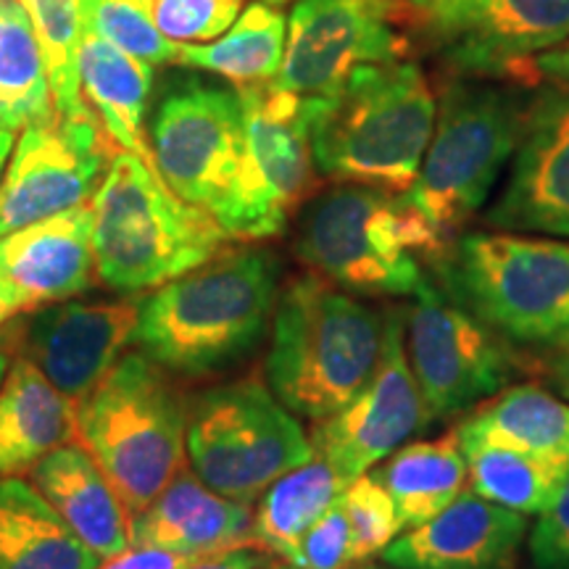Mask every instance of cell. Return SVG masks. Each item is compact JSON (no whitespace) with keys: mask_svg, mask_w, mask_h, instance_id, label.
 I'll return each mask as SVG.
<instances>
[{"mask_svg":"<svg viewBox=\"0 0 569 569\" xmlns=\"http://www.w3.org/2000/svg\"><path fill=\"white\" fill-rule=\"evenodd\" d=\"M277 298L280 259L272 251L224 248L142 298L132 343L169 372H219L259 346Z\"/></svg>","mask_w":569,"mask_h":569,"instance_id":"6da1fadb","label":"cell"},{"mask_svg":"<svg viewBox=\"0 0 569 569\" xmlns=\"http://www.w3.org/2000/svg\"><path fill=\"white\" fill-rule=\"evenodd\" d=\"M436 111V96L415 63H361L336 92L306 98L315 167L327 180L407 193Z\"/></svg>","mask_w":569,"mask_h":569,"instance_id":"7a4b0ae2","label":"cell"},{"mask_svg":"<svg viewBox=\"0 0 569 569\" xmlns=\"http://www.w3.org/2000/svg\"><path fill=\"white\" fill-rule=\"evenodd\" d=\"M386 343V311L315 272L277 298L267 386L296 417L322 422L367 386Z\"/></svg>","mask_w":569,"mask_h":569,"instance_id":"3957f363","label":"cell"},{"mask_svg":"<svg viewBox=\"0 0 569 569\" xmlns=\"http://www.w3.org/2000/svg\"><path fill=\"white\" fill-rule=\"evenodd\" d=\"M90 206L98 280L119 293L159 288L232 240L209 211L182 201L153 163L130 151L111 156Z\"/></svg>","mask_w":569,"mask_h":569,"instance_id":"277c9868","label":"cell"},{"mask_svg":"<svg viewBox=\"0 0 569 569\" xmlns=\"http://www.w3.org/2000/svg\"><path fill=\"white\" fill-rule=\"evenodd\" d=\"M453 301L511 348L569 346V240L525 232H467L430 261Z\"/></svg>","mask_w":569,"mask_h":569,"instance_id":"5b68a950","label":"cell"},{"mask_svg":"<svg viewBox=\"0 0 569 569\" xmlns=\"http://www.w3.org/2000/svg\"><path fill=\"white\" fill-rule=\"evenodd\" d=\"M448 243L403 196L340 182L306 206L296 253L311 272L356 296H415Z\"/></svg>","mask_w":569,"mask_h":569,"instance_id":"8992f818","label":"cell"},{"mask_svg":"<svg viewBox=\"0 0 569 569\" xmlns=\"http://www.w3.org/2000/svg\"><path fill=\"white\" fill-rule=\"evenodd\" d=\"M77 443L96 459L132 519L177 478L188 453V409L167 369L127 353L74 403Z\"/></svg>","mask_w":569,"mask_h":569,"instance_id":"52a82bcc","label":"cell"},{"mask_svg":"<svg viewBox=\"0 0 569 569\" xmlns=\"http://www.w3.org/2000/svg\"><path fill=\"white\" fill-rule=\"evenodd\" d=\"M528 103L498 84L451 82L440 96L417 180L401 193L446 243L493 196L517 151Z\"/></svg>","mask_w":569,"mask_h":569,"instance_id":"ba28073f","label":"cell"},{"mask_svg":"<svg viewBox=\"0 0 569 569\" xmlns=\"http://www.w3.org/2000/svg\"><path fill=\"white\" fill-rule=\"evenodd\" d=\"M188 457L206 486L234 501L259 498L315 459L298 417L259 377L211 388L188 411Z\"/></svg>","mask_w":569,"mask_h":569,"instance_id":"9c48e42d","label":"cell"},{"mask_svg":"<svg viewBox=\"0 0 569 569\" xmlns=\"http://www.w3.org/2000/svg\"><path fill=\"white\" fill-rule=\"evenodd\" d=\"M243 101V161L217 222L232 240L280 234L315 182L306 98L272 82L238 88Z\"/></svg>","mask_w":569,"mask_h":569,"instance_id":"30bf717a","label":"cell"},{"mask_svg":"<svg viewBox=\"0 0 569 569\" xmlns=\"http://www.w3.org/2000/svg\"><path fill=\"white\" fill-rule=\"evenodd\" d=\"M401 317L409 367L436 422L480 407L525 367L517 348L436 282L425 280Z\"/></svg>","mask_w":569,"mask_h":569,"instance_id":"8fae6325","label":"cell"},{"mask_svg":"<svg viewBox=\"0 0 569 569\" xmlns=\"http://www.w3.org/2000/svg\"><path fill=\"white\" fill-rule=\"evenodd\" d=\"M151 153L163 182L217 219L243 161L240 92L198 80L177 84L156 109Z\"/></svg>","mask_w":569,"mask_h":569,"instance_id":"7c38bea8","label":"cell"},{"mask_svg":"<svg viewBox=\"0 0 569 569\" xmlns=\"http://www.w3.org/2000/svg\"><path fill=\"white\" fill-rule=\"evenodd\" d=\"M109 142L96 111H53L24 127L0 182V238L88 201L109 169Z\"/></svg>","mask_w":569,"mask_h":569,"instance_id":"4fadbf2b","label":"cell"},{"mask_svg":"<svg viewBox=\"0 0 569 569\" xmlns=\"http://www.w3.org/2000/svg\"><path fill=\"white\" fill-rule=\"evenodd\" d=\"M432 419L403 348L401 309L386 311V343L367 386L338 415L317 422L311 432L315 457L325 459L346 482L388 459L419 436Z\"/></svg>","mask_w":569,"mask_h":569,"instance_id":"5bb4252c","label":"cell"},{"mask_svg":"<svg viewBox=\"0 0 569 569\" xmlns=\"http://www.w3.org/2000/svg\"><path fill=\"white\" fill-rule=\"evenodd\" d=\"M407 48L390 0H296L272 84L303 98L330 96L356 67L398 61Z\"/></svg>","mask_w":569,"mask_h":569,"instance_id":"9a60e30c","label":"cell"},{"mask_svg":"<svg viewBox=\"0 0 569 569\" xmlns=\"http://www.w3.org/2000/svg\"><path fill=\"white\" fill-rule=\"evenodd\" d=\"M493 230L569 240V84L528 103L509 177L488 206Z\"/></svg>","mask_w":569,"mask_h":569,"instance_id":"2e32d148","label":"cell"},{"mask_svg":"<svg viewBox=\"0 0 569 569\" xmlns=\"http://www.w3.org/2000/svg\"><path fill=\"white\" fill-rule=\"evenodd\" d=\"M140 301H67L34 311L11 348L30 359L71 403L82 401L117 367L138 327Z\"/></svg>","mask_w":569,"mask_h":569,"instance_id":"e0dca14e","label":"cell"},{"mask_svg":"<svg viewBox=\"0 0 569 569\" xmlns=\"http://www.w3.org/2000/svg\"><path fill=\"white\" fill-rule=\"evenodd\" d=\"M528 532L525 515L461 490L451 507L403 530L380 557L396 569H517Z\"/></svg>","mask_w":569,"mask_h":569,"instance_id":"ac0fdd59","label":"cell"},{"mask_svg":"<svg viewBox=\"0 0 569 569\" xmlns=\"http://www.w3.org/2000/svg\"><path fill=\"white\" fill-rule=\"evenodd\" d=\"M96 213L90 203L19 227L0 238V288L19 311L67 301L96 282Z\"/></svg>","mask_w":569,"mask_h":569,"instance_id":"d6986e66","label":"cell"},{"mask_svg":"<svg viewBox=\"0 0 569 569\" xmlns=\"http://www.w3.org/2000/svg\"><path fill=\"white\" fill-rule=\"evenodd\" d=\"M132 546L198 559L253 546L251 503L217 493L182 467L151 507L132 519Z\"/></svg>","mask_w":569,"mask_h":569,"instance_id":"ffe728a7","label":"cell"},{"mask_svg":"<svg viewBox=\"0 0 569 569\" xmlns=\"http://www.w3.org/2000/svg\"><path fill=\"white\" fill-rule=\"evenodd\" d=\"M30 482L92 553L111 559L132 549V515L80 443H67L30 469Z\"/></svg>","mask_w":569,"mask_h":569,"instance_id":"44dd1931","label":"cell"},{"mask_svg":"<svg viewBox=\"0 0 569 569\" xmlns=\"http://www.w3.org/2000/svg\"><path fill=\"white\" fill-rule=\"evenodd\" d=\"M569 40V0H486L478 21L453 38L448 59L465 74L528 71L532 56Z\"/></svg>","mask_w":569,"mask_h":569,"instance_id":"7402d4cb","label":"cell"},{"mask_svg":"<svg viewBox=\"0 0 569 569\" xmlns=\"http://www.w3.org/2000/svg\"><path fill=\"white\" fill-rule=\"evenodd\" d=\"M77 443L74 403L24 356L0 386V478H19L56 448Z\"/></svg>","mask_w":569,"mask_h":569,"instance_id":"603a6c76","label":"cell"},{"mask_svg":"<svg viewBox=\"0 0 569 569\" xmlns=\"http://www.w3.org/2000/svg\"><path fill=\"white\" fill-rule=\"evenodd\" d=\"M153 84L151 63L124 53L101 34L82 30L80 88L101 119L106 134L119 151H130L153 163L151 146L142 138L148 92ZM156 167V163H153Z\"/></svg>","mask_w":569,"mask_h":569,"instance_id":"cb8c5ba5","label":"cell"},{"mask_svg":"<svg viewBox=\"0 0 569 569\" xmlns=\"http://www.w3.org/2000/svg\"><path fill=\"white\" fill-rule=\"evenodd\" d=\"M459 443L490 440L532 457L569 461V401L536 382L498 390L453 427Z\"/></svg>","mask_w":569,"mask_h":569,"instance_id":"d4e9b609","label":"cell"},{"mask_svg":"<svg viewBox=\"0 0 569 569\" xmlns=\"http://www.w3.org/2000/svg\"><path fill=\"white\" fill-rule=\"evenodd\" d=\"M101 561L32 482L0 478V569H96Z\"/></svg>","mask_w":569,"mask_h":569,"instance_id":"484cf974","label":"cell"},{"mask_svg":"<svg viewBox=\"0 0 569 569\" xmlns=\"http://www.w3.org/2000/svg\"><path fill=\"white\" fill-rule=\"evenodd\" d=\"M369 475L393 498L403 530H411L461 496L467 486V457L457 430H451L438 438L409 440Z\"/></svg>","mask_w":569,"mask_h":569,"instance_id":"4316f807","label":"cell"},{"mask_svg":"<svg viewBox=\"0 0 569 569\" xmlns=\"http://www.w3.org/2000/svg\"><path fill=\"white\" fill-rule=\"evenodd\" d=\"M346 488L348 482L319 457L284 472L264 490L253 511V546L288 561Z\"/></svg>","mask_w":569,"mask_h":569,"instance_id":"83f0119b","label":"cell"},{"mask_svg":"<svg viewBox=\"0 0 569 569\" xmlns=\"http://www.w3.org/2000/svg\"><path fill=\"white\" fill-rule=\"evenodd\" d=\"M284 38H288V19L272 3H251L217 40L206 46L177 42L174 61L224 77L238 88L264 84L272 82L282 67Z\"/></svg>","mask_w":569,"mask_h":569,"instance_id":"f1b7e54d","label":"cell"},{"mask_svg":"<svg viewBox=\"0 0 569 569\" xmlns=\"http://www.w3.org/2000/svg\"><path fill=\"white\" fill-rule=\"evenodd\" d=\"M46 56L21 0H0V127L24 130L53 117Z\"/></svg>","mask_w":569,"mask_h":569,"instance_id":"f546056e","label":"cell"},{"mask_svg":"<svg viewBox=\"0 0 569 569\" xmlns=\"http://www.w3.org/2000/svg\"><path fill=\"white\" fill-rule=\"evenodd\" d=\"M461 451L467 457L469 490L525 517L546 509L569 467V461L532 457L490 440H467Z\"/></svg>","mask_w":569,"mask_h":569,"instance_id":"4dcf8cb0","label":"cell"},{"mask_svg":"<svg viewBox=\"0 0 569 569\" xmlns=\"http://www.w3.org/2000/svg\"><path fill=\"white\" fill-rule=\"evenodd\" d=\"M21 6L32 21V30L38 34L42 56H46L53 109L67 117L90 111L80 92V0H21Z\"/></svg>","mask_w":569,"mask_h":569,"instance_id":"1f68e13d","label":"cell"},{"mask_svg":"<svg viewBox=\"0 0 569 569\" xmlns=\"http://www.w3.org/2000/svg\"><path fill=\"white\" fill-rule=\"evenodd\" d=\"M82 30L101 34L124 53L159 67L174 61L177 42L163 34L146 0H80Z\"/></svg>","mask_w":569,"mask_h":569,"instance_id":"d6a6232c","label":"cell"},{"mask_svg":"<svg viewBox=\"0 0 569 569\" xmlns=\"http://www.w3.org/2000/svg\"><path fill=\"white\" fill-rule=\"evenodd\" d=\"M340 503H343L348 530H351V549H348L351 565L380 557L403 532L393 498L369 472L348 482Z\"/></svg>","mask_w":569,"mask_h":569,"instance_id":"836d02e7","label":"cell"},{"mask_svg":"<svg viewBox=\"0 0 569 569\" xmlns=\"http://www.w3.org/2000/svg\"><path fill=\"white\" fill-rule=\"evenodd\" d=\"M156 27L172 42H211L243 11V0H148Z\"/></svg>","mask_w":569,"mask_h":569,"instance_id":"e575fe53","label":"cell"},{"mask_svg":"<svg viewBox=\"0 0 569 569\" xmlns=\"http://www.w3.org/2000/svg\"><path fill=\"white\" fill-rule=\"evenodd\" d=\"M351 530L340 498L298 543L288 565L298 569H348L351 567Z\"/></svg>","mask_w":569,"mask_h":569,"instance_id":"d590c367","label":"cell"},{"mask_svg":"<svg viewBox=\"0 0 569 569\" xmlns=\"http://www.w3.org/2000/svg\"><path fill=\"white\" fill-rule=\"evenodd\" d=\"M528 532V551L536 569H569V467L557 493L536 515Z\"/></svg>","mask_w":569,"mask_h":569,"instance_id":"8d00e7d4","label":"cell"},{"mask_svg":"<svg viewBox=\"0 0 569 569\" xmlns=\"http://www.w3.org/2000/svg\"><path fill=\"white\" fill-rule=\"evenodd\" d=\"M407 3L425 13L446 34L457 38L478 21L486 0H407Z\"/></svg>","mask_w":569,"mask_h":569,"instance_id":"74e56055","label":"cell"},{"mask_svg":"<svg viewBox=\"0 0 569 569\" xmlns=\"http://www.w3.org/2000/svg\"><path fill=\"white\" fill-rule=\"evenodd\" d=\"M201 561L198 557H188V553L163 551V549H148V546H132L119 557L103 559L96 569H184Z\"/></svg>","mask_w":569,"mask_h":569,"instance_id":"f35d334b","label":"cell"},{"mask_svg":"<svg viewBox=\"0 0 569 569\" xmlns=\"http://www.w3.org/2000/svg\"><path fill=\"white\" fill-rule=\"evenodd\" d=\"M277 561L282 559L256 549V546H243V549H232V551L217 553V557H206L184 569H272Z\"/></svg>","mask_w":569,"mask_h":569,"instance_id":"ab89813d","label":"cell"},{"mask_svg":"<svg viewBox=\"0 0 569 569\" xmlns=\"http://www.w3.org/2000/svg\"><path fill=\"white\" fill-rule=\"evenodd\" d=\"M528 67L532 74L551 80L553 84H569V42L567 46H553L549 51L532 56Z\"/></svg>","mask_w":569,"mask_h":569,"instance_id":"60d3db41","label":"cell"},{"mask_svg":"<svg viewBox=\"0 0 569 569\" xmlns=\"http://www.w3.org/2000/svg\"><path fill=\"white\" fill-rule=\"evenodd\" d=\"M540 361V372H543L546 382L553 393H559L561 398L569 401V346L561 348V351H553L549 356H543Z\"/></svg>","mask_w":569,"mask_h":569,"instance_id":"b9f144b4","label":"cell"},{"mask_svg":"<svg viewBox=\"0 0 569 569\" xmlns=\"http://www.w3.org/2000/svg\"><path fill=\"white\" fill-rule=\"evenodd\" d=\"M11 151H13V132L11 130H3V127H0V182H3L6 167H9Z\"/></svg>","mask_w":569,"mask_h":569,"instance_id":"7bdbcfd3","label":"cell"},{"mask_svg":"<svg viewBox=\"0 0 569 569\" xmlns=\"http://www.w3.org/2000/svg\"><path fill=\"white\" fill-rule=\"evenodd\" d=\"M11 336H9V330L6 332H0V386H3V380H6V372H9V367H11Z\"/></svg>","mask_w":569,"mask_h":569,"instance_id":"ee69618b","label":"cell"},{"mask_svg":"<svg viewBox=\"0 0 569 569\" xmlns=\"http://www.w3.org/2000/svg\"><path fill=\"white\" fill-rule=\"evenodd\" d=\"M17 315H21L17 301H13L9 290L0 288V325H6L11 317H17Z\"/></svg>","mask_w":569,"mask_h":569,"instance_id":"f6af8a7d","label":"cell"},{"mask_svg":"<svg viewBox=\"0 0 569 569\" xmlns=\"http://www.w3.org/2000/svg\"><path fill=\"white\" fill-rule=\"evenodd\" d=\"M348 569H396V567L386 565V561H382V565H377V561H361V565H351Z\"/></svg>","mask_w":569,"mask_h":569,"instance_id":"bcb514c9","label":"cell"},{"mask_svg":"<svg viewBox=\"0 0 569 569\" xmlns=\"http://www.w3.org/2000/svg\"><path fill=\"white\" fill-rule=\"evenodd\" d=\"M272 569H298V567H293V565H288V561H277V565H274Z\"/></svg>","mask_w":569,"mask_h":569,"instance_id":"7dc6e473","label":"cell"},{"mask_svg":"<svg viewBox=\"0 0 569 569\" xmlns=\"http://www.w3.org/2000/svg\"><path fill=\"white\" fill-rule=\"evenodd\" d=\"M267 3H282V0H267Z\"/></svg>","mask_w":569,"mask_h":569,"instance_id":"c3c4849f","label":"cell"},{"mask_svg":"<svg viewBox=\"0 0 569 569\" xmlns=\"http://www.w3.org/2000/svg\"><path fill=\"white\" fill-rule=\"evenodd\" d=\"M146 3H148V0H146Z\"/></svg>","mask_w":569,"mask_h":569,"instance_id":"681fc988","label":"cell"}]
</instances>
